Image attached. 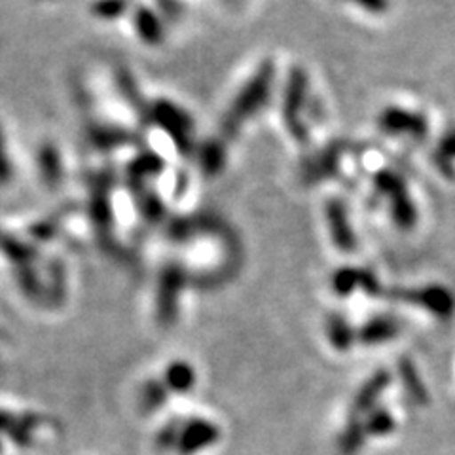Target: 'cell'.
Instances as JSON below:
<instances>
[{
    "label": "cell",
    "mask_w": 455,
    "mask_h": 455,
    "mask_svg": "<svg viewBox=\"0 0 455 455\" xmlns=\"http://www.w3.org/2000/svg\"><path fill=\"white\" fill-rule=\"evenodd\" d=\"M187 284V272L179 264L164 267L158 284V317L162 324H171L179 315V298Z\"/></svg>",
    "instance_id": "52a82bcc"
},
{
    "label": "cell",
    "mask_w": 455,
    "mask_h": 455,
    "mask_svg": "<svg viewBox=\"0 0 455 455\" xmlns=\"http://www.w3.org/2000/svg\"><path fill=\"white\" fill-rule=\"evenodd\" d=\"M275 76L274 65L266 61L254 70V75L247 80L241 92L234 97L230 108L226 110L220 122V130L224 137H234L241 125H243L256 112L262 110L272 93V84Z\"/></svg>",
    "instance_id": "6da1fadb"
},
{
    "label": "cell",
    "mask_w": 455,
    "mask_h": 455,
    "mask_svg": "<svg viewBox=\"0 0 455 455\" xmlns=\"http://www.w3.org/2000/svg\"><path fill=\"white\" fill-rule=\"evenodd\" d=\"M391 383V374L387 370H378L374 376H370L363 387L359 389V393L355 395L353 404H351V418H359V416H366L370 410H374L378 398L381 396V393L389 387Z\"/></svg>",
    "instance_id": "9c48e42d"
},
{
    "label": "cell",
    "mask_w": 455,
    "mask_h": 455,
    "mask_svg": "<svg viewBox=\"0 0 455 455\" xmlns=\"http://www.w3.org/2000/svg\"><path fill=\"white\" fill-rule=\"evenodd\" d=\"M361 281H363V269L359 267H339L338 272H334L331 284L332 291L338 296H349L355 291L361 289Z\"/></svg>",
    "instance_id": "d6986e66"
},
{
    "label": "cell",
    "mask_w": 455,
    "mask_h": 455,
    "mask_svg": "<svg viewBox=\"0 0 455 455\" xmlns=\"http://www.w3.org/2000/svg\"><path fill=\"white\" fill-rule=\"evenodd\" d=\"M130 8V0H99L93 6L95 18L99 20H118L122 18V13Z\"/></svg>",
    "instance_id": "603a6c76"
},
{
    "label": "cell",
    "mask_w": 455,
    "mask_h": 455,
    "mask_svg": "<svg viewBox=\"0 0 455 455\" xmlns=\"http://www.w3.org/2000/svg\"><path fill=\"white\" fill-rule=\"evenodd\" d=\"M165 398H167L165 383L150 381L145 389V406L154 411L156 408H160L165 403Z\"/></svg>",
    "instance_id": "cb8c5ba5"
},
{
    "label": "cell",
    "mask_w": 455,
    "mask_h": 455,
    "mask_svg": "<svg viewBox=\"0 0 455 455\" xmlns=\"http://www.w3.org/2000/svg\"><path fill=\"white\" fill-rule=\"evenodd\" d=\"M349 3L357 4L359 8H363L366 12H372V13L386 12L389 6V0H349Z\"/></svg>",
    "instance_id": "4316f807"
},
{
    "label": "cell",
    "mask_w": 455,
    "mask_h": 455,
    "mask_svg": "<svg viewBox=\"0 0 455 455\" xmlns=\"http://www.w3.org/2000/svg\"><path fill=\"white\" fill-rule=\"evenodd\" d=\"M398 372H401V379H403V386L408 393V396L411 401L418 403V404H425L427 403V387L425 383L421 381L418 370L411 361H401V366H398Z\"/></svg>",
    "instance_id": "ac0fdd59"
},
{
    "label": "cell",
    "mask_w": 455,
    "mask_h": 455,
    "mask_svg": "<svg viewBox=\"0 0 455 455\" xmlns=\"http://www.w3.org/2000/svg\"><path fill=\"white\" fill-rule=\"evenodd\" d=\"M363 425L368 436H386L395 431L396 423L386 408H374L368 411L366 419H363Z\"/></svg>",
    "instance_id": "ffe728a7"
},
{
    "label": "cell",
    "mask_w": 455,
    "mask_h": 455,
    "mask_svg": "<svg viewBox=\"0 0 455 455\" xmlns=\"http://www.w3.org/2000/svg\"><path fill=\"white\" fill-rule=\"evenodd\" d=\"M366 438H368V435L364 431L363 419L349 418L347 425L344 427V431H341V435H339L338 448L344 455H355L361 451V448L366 443Z\"/></svg>",
    "instance_id": "e0dca14e"
},
{
    "label": "cell",
    "mask_w": 455,
    "mask_h": 455,
    "mask_svg": "<svg viewBox=\"0 0 455 455\" xmlns=\"http://www.w3.org/2000/svg\"><path fill=\"white\" fill-rule=\"evenodd\" d=\"M326 338H329L331 346L336 351H349V347L357 341V331L353 329L344 315L334 313L326 319Z\"/></svg>",
    "instance_id": "4fadbf2b"
},
{
    "label": "cell",
    "mask_w": 455,
    "mask_h": 455,
    "mask_svg": "<svg viewBox=\"0 0 455 455\" xmlns=\"http://www.w3.org/2000/svg\"><path fill=\"white\" fill-rule=\"evenodd\" d=\"M326 222H329V230L334 245L339 251L353 252L357 249V235H355L351 228L347 209L339 199H331V202L326 204Z\"/></svg>",
    "instance_id": "ba28073f"
},
{
    "label": "cell",
    "mask_w": 455,
    "mask_h": 455,
    "mask_svg": "<svg viewBox=\"0 0 455 455\" xmlns=\"http://www.w3.org/2000/svg\"><path fill=\"white\" fill-rule=\"evenodd\" d=\"M165 387L175 391V393H187L196 386V372L194 368L184 363V361H175L171 363L169 368L165 370Z\"/></svg>",
    "instance_id": "2e32d148"
},
{
    "label": "cell",
    "mask_w": 455,
    "mask_h": 455,
    "mask_svg": "<svg viewBox=\"0 0 455 455\" xmlns=\"http://www.w3.org/2000/svg\"><path fill=\"white\" fill-rule=\"evenodd\" d=\"M199 158H202L204 171L209 175H217L224 165V148L220 142H207V145L199 152Z\"/></svg>",
    "instance_id": "7402d4cb"
},
{
    "label": "cell",
    "mask_w": 455,
    "mask_h": 455,
    "mask_svg": "<svg viewBox=\"0 0 455 455\" xmlns=\"http://www.w3.org/2000/svg\"><path fill=\"white\" fill-rule=\"evenodd\" d=\"M381 296L421 307L440 321H450L455 315V294L444 284H427L418 289H383Z\"/></svg>",
    "instance_id": "7a4b0ae2"
},
{
    "label": "cell",
    "mask_w": 455,
    "mask_h": 455,
    "mask_svg": "<svg viewBox=\"0 0 455 455\" xmlns=\"http://www.w3.org/2000/svg\"><path fill=\"white\" fill-rule=\"evenodd\" d=\"M38 169L42 173V179H44L48 184H57L60 180V173H61V162H60V156L57 152L50 147H44L40 150V160H38ZM44 182V184H46Z\"/></svg>",
    "instance_id": "44dd1931"
},
{
    "label": "cell",
    "mask_w": 455,
    "mask_h": 455,
    "mask_svg": "<svg viewBox=\"0 0 455 455\" xmlns=\"http://www.w3.org/2000/svg\"><path fill=\"white\" fill-rule=\"evenodd\" d=\"M133 23L140 40H145L147 44H160L164 40V25L152 10L139 8L133 16Z\"/></svg>",
    "instance_id": "9a60e30c"
},
{
    "label": "cell",
    "mask_w": 455,
    "mask_h": 455,
    "mask_svg": "<svg viewBox=\"0 0 455 455\" xmlns=\"http://www.w3.org/2000/svg\"><path fill=\"white\" fill-rule=\"evenodd\" d=\"M220 438V429L217 423L204 418L180 419L179 440L175 450L180 455H196L211 446H215Z\"/></svg>",
    "instance_id": "8992f818"
},
{
    "label": "cell",
    "mask_w": 455,
    "mask_h": 455,
    "mask_svg": "<svg viewBox=\"0 0 455 455\" xmlns=\"http://www.w3.org/2000/svg\"><path fill=\"white\" fill-rule=\"evenodd\" d=\"M12 173H13V167H12V160L8 154L6 135L3 132V127H0V187H6V184H10Z\"/></svg>",
    "instance_id": "d4e9b609"
},
{
    "label": "cell",
    "mask_w": 455,
    "mask_h": 455,
    "mask_svg": "<svg viewBox=\"0 0 455 455\" xmlns=\"http://www.w3.org/2000/svg\"><path fill=\"white\" fill-rule=\"evenodd\" d=\"M150 120L171 137L175 142V147L180 150V154H190L192 148V118L182 108L173 105L165 99H160L150 107Z\"/></svg>",
    "instance_id": "3957f363"
},
{
    "label": "cell",
    "mask_w": 455,
    "mask_h": 455,
    "mask_svg": "<svg viewBox=\"0 0 455 455\" xmlns=\"http://www.w3.org/2000/svg\"><path fill=\"white\" fill-rule=\"evenodd\" d=\"M386 199L389 204L393 222L401 228V230H411V228H414L418 222V209H416L414 202H411V196L408 194V188L406 187L398 188Z\"/></svg>",
    "instance_id": "8fae6325"
},
{
    "label": "cell",
    "mask_w": 455,
    "mask_h": 455,
    "mask_svg": "<svg viewBox=\"0 0 455 455\" xmlns=\"http://www.w3.org/2000/svg\"><path fill=\"white\" fill-rule=\"evenodd\" d=\"M401 332V323L391 315H378L364 323L363 329L357 331V341L364 346H379L389 339H395Z\"/></svg>",
    "instance_id": "30bf717a"
},
{
    "label": "cell",
    "mask_w": 455,
    "mask_h": 455,
    "mask_svg": "<svg viewBox=\"0 0 455 455\" xmlns=\"http://www.w3.org/2000/svg\"><path fill=\"white\" fill-rule=\"evenodd\" d=\"M378 127L391 137H408V139H425L427 133H429V122L419 112L414 110H406L401 107H387L383 108L379 118H378Z\"/></svg>",
    "instance_id": "5b68a950"
},
{
    "label": "cell",
    "mask_w": 455,
    "mask_h": 455,
    "mask_svg": "<svg viewBox=\"0 0 455 455\" xmlns=\"http://www.w3.org/2000/svg\"><path fill=\"white\" fill-rule=\"evenodd\" d=\"M433 162L446 179L455 177V127H450V130L440 137L438 145L435 147L433 152Z\"/></svg>",
    "instance_id": "5bb4252c"
},
{
    "label": "cell",
    "mask_w": 455,
    "mask_h": 455,
    "mask_svg": "<svg viewBox=\"0 0 455 455\" xmlns=\"http://www.w3.org/2000/svg\"><path fill=\"white\" fill-rule=\"evenodd\" d=\"M339 156L341 152L334 147L323 150L319 156H315L313 158L306 169L302 171V179L307 182V184H313L317 180H323V179H329L332 175L338 173V164H339Z\"/></svg>",
    "instance_id": "7c38bea8"
},
{
    "label": "cell",
    "mask_w": 455,
    "mask_h": 455,
    "mask_svg": "<svg viewBox=\"0 0 455 455\" xmlns=\"http://www.w3.org/2000/svg\"><path fill=\"white\" fill-rule=\"evenodd\" d=\"M307 76L304 70L294 68L283 95V118L298 142H307V130L302 122V110L306 108Z\"/></svg>",
    "instance_id": "277c9868"
},
{
    "label": "cell",
    "mask_w": 455,
    "mask_h": 455,
    "mask_svg": "<svg viewBox=\"0 0 455 455\" xmlns=\"http://www.w3.org/2000/svg\"><path fill=\"white\" fill-rule=\"evenodd\" d=\"M179 427H180V419H175L167 423L162 433L158 435V446L164 450H175L177 440H179Z\"/></svg>",
    "instance_id": "484cf974"
}]
</instances>
